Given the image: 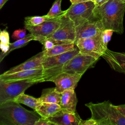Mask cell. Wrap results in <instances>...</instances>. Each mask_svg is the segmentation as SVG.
Returning <instances> with one entry per match:
<instances>
[{
	"label": "cell",
	"instance_id": "17",
	"mask_svg": "<svg viewBox=\"0 0 125 125\" xmlns=\"http://www.w3.org/2000/svg\"><path fill=\"white\" fill-rule=\"evenodd\" d=\"M78 100L74 89H69L61 93L60 105L61 110L69 112H76Z\"/></svg>",
	"mask_w": 125,
	"mask_h": 125
},
{
	"label": "cell",
	"instance_id": "28",
	"mask_svg": "<svg viewBox=\"0 0 125 125\" xmlns=\"http://www.w3.org/2000/svg\"><path fill=\"white\" fill-rule=\"evenodd\" d=\"M9 34L6 29H5L3 30H1L0 34V42L4 43L10 44V42H9Z\"/></svg>",
	"mask_w": 125,
	"mask_h": 125
},
{
	"label": "cell",
	"instance_id": "9",
	"mask_svg": "<svg viewBox=\"0 0 125 125\" xmlns=\"http://www.w3.org/2000/svg\"><path fill=\"white\" fill-rule=\"evenodd\" d=\"M98 60L91 56L79 53L64 65L62 72L83 75Z\"/></svg>",
	"mask_w": 125,
	"mask_h": 125
},
{
	"label": "cell",
	"instance_id": "24",
	"mask_svg": "<svg viewBox=\"0 0 125 125\" xmlns=\"http://www.w3.org/2000/svg\"><path fill=\"white\" fill-rule=\"evenodd\" d=\"M48 18L46 15L42 16L26 17L24 19V25L29 26H36L46 21Z\"/></svg>",
	"mask_w": 125,
	"mask_h": 125
},
{
	"label": "cell",
	"instance_id": "13",
	"mask_svg": "<svg viewBox=\"0 0 125 125\" xmlns=\"http://www.w3.org/2000/svg\"><path fill=\"white\" fill-rule=\"evenodd\" d=\"M48 119L54 125H80L82 120L76 112L62 110Z\"/></svg>",
	"mask_w": 125,
	"mask_h": 125
},
{
	"label": "cell",
	"instance_id": "14",
	"mask_svg": "<svg viewBox=\"0 0 125 125\" xmlns=\"http://www.w3.org/2000/svg\"><path fill=\"white\" fill-rule=\"evenodd\" d=\"M102 57L112 69L125 73V53L114 52L107 48Z\"/></svg>",
	"mask_w": 125,
	"mask_h": 125
},
{
	"label": "cell",
	"instance_id": "21",
	"mask_svg": "<svg viewBox=\"0 0 125 125\" xmlns=\"http://www.w3.org/2000/svg\"><path fill=\"white\" fill-rule=\"evenodd\" d=\"M14 101L20 104L27 105L34 109V111L42 103L40 98H36L33 96L26 95L24 93H22L18 96L15 98Z\"/></svg>",
	"mask_w": 125,
	"mask_h": 125
},
{
	"label": "cell",
	"instance_id": "16",
	"mask_svg": "<svg viewBox=\"0 0 125 125\" xmlns=\"http://www.w3.org/2000/svg\"><path fill=\"white\" fill-rule=\"evenodd\" d=\"M43 57V51H42L22 63L11 68L8 70H7L2 73V74L7 75L13 74L21 71L28 70L42 67V63Z\"/></svg>",
	"mask_w": 125,
	"mask_h": 125
},
{
	"label": "cell",
	"instance_id": "18",
	"mask_svg": "<svg viewBox=\"0 0 125 125\" xmlns=\"http://www.w3.org/2000/svg\"><path fill=\"white\" fill-rule=\"evenodd\" d=\"M61 110V105L59 104L42 103L35 109V111L37 112L41 117L48 118Z\"/></svg>",
	"mask_w": 125,
	"mask_h": 125
},
{
	"label": "cell",
	"instance_id": "29",
	"mask_svg": "<svg viewBox=\"0 0 125 125\" xmlns=\"http://www.w3.org/2000/svg\"><path fill=\"white\" fill-rule=\"evenodd\" d=\"M53 124L48 118L41 117L35 124L34 125H51Z\"/></svg>",
	"mask_w": 125,
	"mask_h": 125
},
{
	"label": "cell",
	"instance_id": "34",
	"mask_svg": "<svg viewBox=\"0 0 125 125\" xmlns=\"http://www.w3.org/2000/svg\"><path fill=\"white\" fill-rule=\"evenodd\" d=\"M8 0H0V9H1L2 7L4 6L5 3Z\"/></svg>",
	"mask_w": 125,
	"mask_h": 125
},
{
	"label": "cell",
	"instance_id": "5",
	"mask_svg": "<svg viewBox=\"0 0 125 125\" xmlns=\"http://www.w3.org/2000/svg\"><path fill=\"white\" fill-rule=\"evenodd\" d=\"M43 78L22 80L11 82L0 81V104L9 101H13L18 96L39 83L43 82Z\"/></svg>",
	"mask_w": 125,
	"mask_h": 125
},
{
	"label": "cell",
	"instance_id": "12",
	"mask_svg": "<svg viewBox=\"0 0 125 125\" xmlns=\"http://www.w3.org/2000/svg\"><path fill=\"white\" fill-rule=\"evenodd\" d=\"M83 75L62 72L52 78L50 82H53L56 88L61 93L69 89H74Z\"/></svg>",
	"mask_w": 125,
	"mask_h": 125
},
{
	"label": "cell",
	"instance_id": "2",
	"mask_svg": "<svg viewBox=\"0 0 125 125\" xmlns=\"http://www.w3.org/2000/svg\"><path fill=\"white\" fill-rule=\"evenodd\" d=\"M13 100L0 104V125H34L41 118Z\"/></svg>",
	"mask_w": 125,
	"mask_h": 125
},
{
	"label": "cell",
	"instance_id": "10",
	"mask_svg": "<svg viewBox=\"0 0 125 125\" xmlns=\"http://www.w3.org/2000/svg\"><path fill=\"white\" fill-rule=\"evenodd\" d=\"M49 38L70 43H75L76 33L74 22L64 14L62 17L60 26Z\"/></svg>",
	"mask_w": 125,
	"mask_h": 125
},
{
	"label": "cell",
	"instance_id": "31",
	"mask_svg": "<svg viewBox=\"0 0 125 125\" xmlns=\"http://www.w3.org/2000/svg\"><path fill=\"white\" fill-rule=\"evenodd\" d=\"M115 108L121 113V114L125 117V104L118 105H115Z\"/></svg>",
	"mask_w": 125,
	"mask_h": 125
},
{
	"label": "cell",
	"instance_id": "3",
	"mask_svg": "<svg viewBox=\"0 0 125 125\" xmlns=\"http://www.w3.org/2000/svg\"><path fill=\"white\" fill-rule=\"evenodd\" d=\"M85 105L91 111V119L97 125H125V117L109 101L94 104L92 102Z\"/></svg>",
	"mask_w": 125,
	"mask_h": 125
},
{
	"label": "cell",
	"instance_id": "26",
	"mask_svg": "<svg viewBox=\"0 0 125 125\" xmlns=\"http://www.w3.org/2000/svg\"><path fill=\"white\" fill-rule=\"evenodd\" d=\"M114 31L109 29H104L101 34V39L103 44L106 47L107 46V44L108 42L110 41L111 36L113 34Z\"/></svg>",
	"mask_w": 125,
	"mask_h": 125
},
{
	"label": "cell",
	"instance_id": "7",
	"mask_svg": "<svg viewBox=\"0 0 125 125\" xmlns=\"http://www.w3.org/2000/svg\"><path fill=\"white\" fill-rule=\"evenodd\" d=\"M62 16L48 18L46 21L36 26L25 25L24 27L34 36V41L42 43L44 40L50 37L59 28Z\"/></svg>",
	"mask_w": 125,
	"mask_h": 125
},
{
	"label": "cell",
	"instance_id": "30",
	"mask_svg": "<svg viewBox=\"0 0 125 125\" xmlns=\"http://www.w3.org/2000/svg\"><path fill=\"white\" fill-rule=\"evenodd\" d=\"M80 125H97V124L94 120L90 118L86 120H82Z\"/></svg>",
	"mask_w": 125,
	"mask_h": 125
},
{
	"label": "cell",
	"instance_id": "15",
	"mask_svg": "<svg viewBox=\"0 0 125 125\" xmlns=\"http://www.w3.org/2000/svg\"><path fill=\"white\" fill-rule=\"evenodd\" d=\"M43 68L40 67L31 70L21 71L13 74H0V81L2 82H11L22 80L43 78Z\"/></svg>",
	"mask_w": 125,
	"mask_h": 125
},
{
	"label": "cell",
	"instance_id": "8",
	"mask_svg": "<svg viewBox=\"0 0 125 125\" xmlns=\"http://www.w3.org/2000/svg\"><path fill=\"white\" fill-rule=\"evenodd\" d=\"M101 34L93 37L76 40L75 43L78 47L80 53L91 56L98 59L102 57L107 47L103 44Z\"/></svg>",
	"mask_w": 125,
	"mask_h": 125
},
{
	"label": "cell",
	"instance_id": "23",
	"mask_svg": "<svg viewBox=\"0 0 125 125\" xmlns=\"http://www.w3.org/2000/svg\"><path fill=\"white\" fill-rule=\"evenodd\" d=\"M62 0H55L49 12L46 15L48 18H57L64 15L65 14L66 10L62 11L61 8Z\"/></svg>",
	"mask_w": 125,
	"mask_h": 125
},
{
	"label": "cell",
	"instance_id": "20",
	"mask_svg": "<svg viewBox=\"0 0 125 125\" xmlns=\"http://www.w3.org/2000/svg\"><path fill=\"white\" fill-rule=\"evenodd\" d=\"M76 46L75 43L57 45L50 49L42 50L43 51V56L44 57H47L60 55L70 50H73L75 48Z\"/></svg>",
	"mask_w": 125,
	"mask_h": 125
},
{
	"label": "cell",
	"instance_id": "4",
	"mask_svg": "<svg viewBox=\"0 0 125 125\" xmlns=\"http://www.w3.org/2000/svg\"><path fill=\"white\" fill-rule=\"evenodd\" d=\"M80 53L76 46L73 50L55 56L43 57L42 63V77L44 82L50 81L57 75L62 72L64 65L74 56Z\"/></svg>",
	"mask_w": 125,
	"mask_h": 125
},
{
	"label": "cell",
	"instance_id": "25",
	"mask_svg": "<svg viewBox=\"0 0 125 125\" xmlns=\"http://www.w3.org/2000/svg\"><path fill=\"white\" fill-rule=\"evenodd\" d=\"M41 43L43 46V50H49L52 48L54 46L57 45H59L62 44H66V43H70L68 42L55 40L51 38H48L44 40Z\"/></svg>",
	"mask_w": 125,
	"mask_h": 125
},
{
	"label": "cell",
	"instance_id": "11",
	"mask_svg": "<svg viewBox=\"0 0 125 125\" xmlns=\"http://www.w3.org/2000/svg\"><path fill=\"white\" fill-rule=\"evenodd\" d=\"M104 30L101 21L96 18L76 26V41L97 36Z\"/></svg>",
	"mask_w": 125,
	"mask_h": 125
},
{
	"label": "cell",
	"instance_id": "27",
	"mask_svg": "<svg viewBox=\"0 0 125 125\" xmlns=\"http://www.w3.org/2000/svg\"><path fill=\"white\" fill-rule=\"evenodd\" d=\"M26 29L25 28L24 29H17L13 32L11 37L13 40L15 41H18L23 39L26 36Z\"/></svg>",
	"mask_w": 125,
	"mask_h": 125
},
{
	"label": "cell",
	"instance_id": "32",
	"mask_svg": "<svg viewBox=\"0 0 125 125\" xmlns=\"http://www.w3.org/2000/svg\"><path fill=\"white\" fill-rule=\"evenodd\" d=\"M108 0H92V1L94 3L96 6H99L104 3H105Z\"/></svg>",
	"mask_w": 125,
	"mask_h": 125
},
{
	"label": "cell",
	"instance_id": "33",
	"mask_svg": "<svg viewBox=\"0 0 125 125\" xmlns=\"http://www.w3.org/2000/svg\"><path fill=\"white\" fill-rule=\"evenodd\" d=\"M69 0L71 2V4H76V3H81V2H86V1H92V0Z\"/></svg>",
	"mask_w": 125,
	"mask_h": 125
},
{
	"label": "cell",
	"instance_id": "1",
	"mask_svg": "<svg viewBox=\"0 0 125 125\" xmlns=\"http://www.w3.org/2000/svg\"><path fill=\"white\" fill-rule=\"evenodd\" d=\"M125 2L121 0H108L99 6H96L94 14L99 20L104 29H109L119 34L124 33V17Z\"/></svg>",
	"mask_w": 125,
	"mask_h": 125
},
{
	"label": "cell",
	"instance_id": "6",
	"mask_svg": "<svg viewBox=\"0 0 125 125\" xmlns=\"http://www.w3.org/2000/svg\"><path fill=\"white\" fill-rule=\"evenodd\" d=\"M96 5L92 1L71 4L65 15L74 22L75 26L95 18L94 11Z\"/></svg>",
	"mask_w": 125,
	"mask_h": 125
},
{
	"label": "cell",
	"instance_id": "35",
	"mask_svg": "<svg viewBox=\"0 0 125 125\" xmlns=\"http://www.w3.org/2000/svg\"><path fill=\"white\" fill-rule=\"evenodd\" d=\"M122 0V1H123L124 2H125V0Z\"/></svg>",
	"mask_w": 125,
	"mask_h": 125
},
{
	"label": "cell",
	"instance_id": "22",
	"mask_svg": "<svg viewBox=\"0 0 125 125\" xmlns=\"http://www.w3.org/2000/svg\"><path fill=\"white\" fill-rule=\"evenodd\" d=\"M32 40H34V36L29 33V34L26 35V36L23 39L18 41H15V42L13 43H10L9 49L8 52L5 54L4 58L6 56H7L11 51H13L16 49L20 48L25 46L30 41Z\"/></svg>",
	"mask_w": 125,
	"mask_h": 125
},
{
	"label": "cell",
	"instance_id": "19",
	"mask_svg": "<svg viewBox=\"0 0 125 125\" xmlns=\"http://www.w3.org/2000/svg\"><path fill=\"white\" fill-rule=\"evenodd\" d=\"M61 93L55 87L48 88L42 90L40 97L42 103L60 104Z\"/></svg>",
	"mask_w": 125,
	"mask_h": 125
}]
</instances>
